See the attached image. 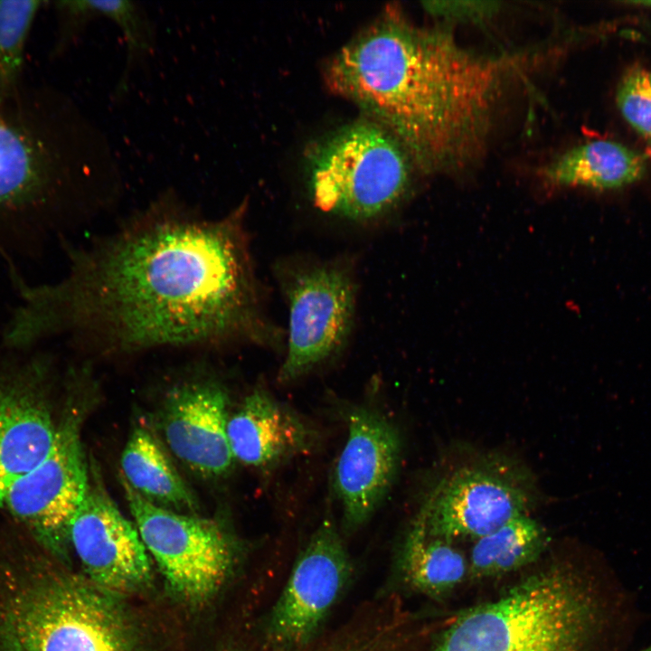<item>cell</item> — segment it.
Returning <instances> with one entry per match:
<instances>
[{"mask_svg":"<svg viewBox=\"0 0 651 651\" xmlns=\"http://www.w3.org/2000/svg\"><path fill=\"white\" fill-rule=\"evenodd\" d=\"M248 202L210 220L167 193L74 257L61 282L38 286L55 333L78 329L108 349L250 344L285 349L266 313L246 230Z\"/></svg>","mask_w":651,"mask_h":651,"instance_id":"1","label":"cell"},{"mask_svg":"<svg viewBox=\"0 0 651 651\" xmlns=\"http://www.w3.org/2000/svg\"><path fill=\"white\" fill-rule=\"evenodd\" d=\"M513 65L391 6L335 54L326 82L392 134L418 167L448 173L485 151Z\"/></svg>","mask_w":651,"mask_h":651,"instance_id":"2","label":"cell"},{"mask_svg":"<svg viewBox=\"0 0 651 651\" xmlns=\"http://www.w3.org/2000/svg\"><path fill=\"white\" fill-rule=\"evenodd\" d=\"M599 618L584 580L555 565L463 611L430 651H587Z\"/></svg>","mask_w":651,"mask_h":651,"instance_id":"3","label":"cell"},{"mask_svg":"<svg viewBox=\"0 0 651 651\" xmlns=\"http://www.w3.org/2000/svg\"><path fill=\"white\" fill-rule=\"evenodd\" d=\"M0 651H135L116 595L51 572L24 580L0 608Z\"/></svg>","mask_w":651,"mask_h":651,"instance_id":"4","label":"cell"},{"mask_svg":"<svg viewBox=\"0 0 651 651\" xmlns=\"http://www.w3.org/2000/svg\"><path fill=\"white\" fill-rule=\"evenodd\" d=\"M412 161L398 139L372 120L351 123L314 151L308 190L325 214L373 226L405 200Z\"/></svg>","mask_w":651,"mask_h":651,"instance_id":"5","label":"cell"},{"mask_svg":"<svg viewBox=\"0 0 651 651\" xmlns=\"http://www.w3.org/2000/svg\"><path fill=\"white\" fill-rule=\"evenodd\" d=\"M274 275L288 309L285 358L278 379L293 382L341 354L354 328L357 280L354 261L288 258Z\"/></svg>","mask_w":651,"mask_h":651,"instance_id":"6","label":"cell"},{"mask_svg":"<svg viewBox=\"0 0 651 651\" xmlns=\"http://www.w3.org/2000/svg\"><path fill=\"white\" fill-rule=\"evenodd\" d=\"M121 483L140 537L169 590L193 604L217 593L236 561L233 538L212 520L157 506L123 478Z\"/></svg>","mask_w":651,"mask_h":651,"instance_id":"7","label":"cell"},{"mask_svg":"<svg viewBox=\"0 0 651 651\" xmlns=\"http://www.w3.org/2000/svg\"><path fill=\"white\" fill-rule=\"evenodd\" d=\"M80 421V411L72 409L58 427L47 457L0 498V508L24 524L39 542L61 558H67L70 524L90 483Z\"/></svg>","mask_w":651,"mask_h":651,"instance_id":"8","label":"cell"},{"mask_svg":"<svg viewBox=\"0 0 651 651\" xmlns=\"http://www.w3.org/2000/svg\"><path fill=\"white\" fill-rule=\"evenodd\" d=\"M353 570L339 529L326 519L297 556L268 616V647L272 651L307 648L347 586Z\"/></svg>","mask_w":651,"mask_h":651,"instance_id":"9","label":"cell"},{"mask_svg":"<svg viewBox=\"0 0 651 651\" xmlns=\"http://www.w3.org/2000/svg\"><path fill=\"white\" fill-rule=\"evenodd\" d=\"M527 486L509 469L462 467L443 477L419 514L428 533L446 541L481 538L527 514Z\"/></svg>","mask_w":651,"mask_h":651,"instance_id":"10","label":"cell"},{"mask_svg":"<svg viewBox=\"0 0 651 651\" xmlns=\"http://www.w3.org/2000/svg\"><path fill=\"white\" fill-rule=\"evenodd\" d=\"M69 542L89 580L114 595L151 580L149 554L138 530L114 503L93 464L86 495L70 524Z\"/></svg>","mask_w":651,"mask_h":651,"instance_id":"11","label":"cell"},{"mask_svg":"<svg viewBox=\"0 0 651 651\" xmlns=\"http://www.w3.org/2000/svg\"><path fill=\"white\" fill-rule=\"evenodd\" d=\"M400 456L398 430L383 415L365 407L350 413L334 476L345 533L361 528L382 505L394 482Z\"/></svg>","mask_w":651,"mask_h":651,"instance_id":"12","label":"cell"},{"mask_svg":"<svg viewBox=\"0 0 651 651\" xmlns=\"http://www.w3.org/2000/svg\"><path fill=\"white\" fill-rule=\"evenodd\" d=\"M227 408V392L208 379L178 383L164 401L159 421L165 443L180 461L202 476H222L232 465Z\"/></svg>","mask_w":651,"mask_h":651,"instance_id":"13","label":"cell"},{"mask_svg":"<svg viewBox=\"0 0 651 651\" xmlns=\"http://www.w3.org/2000/svg\"><path fill=\"white\" fill-rule=\"evenodd\" d=\"M234 458L254 467H269L307 449L312 431L288 407L259 388L245 397L228 420Z\"/></svg>","mask_w":651,"mask_h":651,"instance_id":"14","label":"cell"},{"mask_svg":"<svg viewBox=\"0 0 651 651\" xmlns=\"http://www.w3.org/2000/svg\"><path fill=\"white\" fill-rule=\"evenodd\" d=\"M29 383L0 375V498L47 457L57 437L58 426Z\"/></svg>","mask_w":651,"mask_h":651,"instance_id":"15","label":"cell"},{"mask_svg":"<svg viewBox=\"0 0 651 651\" xmlns=\"http://www.w3.org/2000/svg\"><path fill=\"white\" fill-rule=\"evenodd\" d=\"M121 476L146 501L178 513L195 514L197 499L155 436L136 427L120 458Z\"/></svg>","mask_w":651,"mask_h":651,"instance_id":"16","label":"cell"},{"mask_svg":"<svg viewBox=\"0 0 651 651\" xmlns=\"http://www.w3.org/2000/svg\"><path fill=\"white\" fill-rule=\"evenodd\" d=\"M645 167L638 153L613 141L595 140L556 156L540 174L555 185L612 190L637 181Z\"/></svg>","mask_w":651,"mask_h":651,"instance_id":"17","label":"cell"},{"mask_svg":"<svg viewBox=\"0 0 651 651\" xmlns=\"http://www.w3.org/2000/svg\"><path fill=\"white\" fill-rule=\"evenodd\" d=\"M397 569L407 586L433 598L450 593L469 574L464 554L452 542L429 535L420 514L403 541Z\"/></svg>","mask_w":651,"mask_h":651,"instance_id":"18","label":"cell"},{"mask_svg":"<svg viewBox=\"0 0 651 651\" xmlns=\"http://www.w3.org/2000/svg\"><path fill=\"white\" fill-rule=\"evenodd\" d=\"M549 538L542 526L527 514L507 522L476 540L468 561L469 574L495 577L537 561Z\"/></svg>","mask_w":651,"mask_h":651,"instance_id":"19","label":"cell"},{"mask_svg":"<svg viewBox=\"0 0 651 651\" xmlns=\"http://www.w3.org/2000/svg\"><path fill=\"white\" fill-rule=\"evenodd\" d=\"M97 18L104 17L114 22L121 30L126 43V62L116 86V98L127 92L132 71L142 65L155 51L156 32L154 22L144 7L135 1L90 0Z\"/></svg>","mask_w":651,"mask_h":651,"instance_id":"20","label":"cell"},{"mask_svg":"<svg viewBox=\"0 0 651 651\" xmlns=\"http://www.w3.org/2000/svg\"><path fill=\"white\" fill-rule=\"evenodd\" d=\"M41 2L0 1V88L11 85L20 72L24 50Z\"/></svg>","mask_w":651,"mask_h":651,"instance_id":"21","label":"cell"},{"mask_svg":"<svg viewBox=\"0 0 651 651\" xmlns=\"http://www.w3.org/2000/svg\"><path fill=\"white\" fill-rule=\"evenodd\" d=\"M37 173L33 152L25 140L0 119V203L24 194Z\"/></svg>","mask_w":651,"mask_h":651,"instance_id":"22","label":"cell"},{"mask_svg":"<svg viewBox=\"0 0 651 651\" xmlns=\"http://www.w3.org/2000/svg\"><path fill=\"white\" fill-rule=\"evenodd\" d=\"M617 100L626 120L651 146V70L629 71L619 85Z\"/></svg>","mask_w":651,"mask_h":651,"instance_id":"23","label":"cell"},{"mask_svg":"<svg viewBox=\"0 0 651 651\" xmlns=\"http://www.w3.org/2000/svg\"><path fill=\"white\" fill-rule=\"evenodd\" d=\"M425 9L433 15L452 21L479 22L492 16L499 8L496 2H426Z\"/></svg>","mask_w":651,"mask_h":651,"instance_id":"24","label":"cell"},{"mask_svg":"<svg viewBox=\"0 0 651 651\" xmlns=\"http://www.w3.org/2000/svg\"><path fill=\"white\" fill-rule=\"evenodd\" d=\"M633 3L636 5L637 4V5H641L651 6V1H637V2H633Z\"/></svg>","mask_w":651,"mask_h":651,"instance_id":"25","label":"cell"},{"mask_svg":"<svg viewBox=\"0 0 651 651\" xmlns=\"http://www.w3.org/2000/svg\"><path fill=\"white\" fill-rule=\"evenodd\" d=\"M639 651H651V644Z\"/></svg>","mask_w":651,"mask_h":651,"instance_id":"26","label":"cell"}]
</instances>
